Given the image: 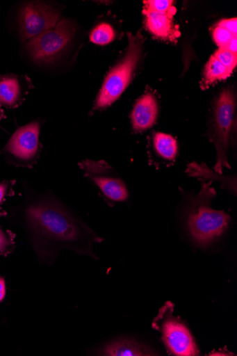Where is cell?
Masks as SVG:
<instances>
[{"label": "cell", "instance_id": "d6986e66", "mask_svg": "<svg viewBox=\"0 0 237 356\" xmlns=\"http://www.w3.org/2000/svg\"><path fill=\"white\" fill-rule=\"evenodd\" d=\"M231 72L237 65V54L227 49H218L213 54Z\"/></svg>", "mask_w": 237, "mask_h": 356}, {"label": "cell", "instance_id": "44dd1931", "mask_svg": "<svg viewBox=\"0 0 237 356\" xmlns=\"http://www.w3.org/2000/svg\"><path fill=\"white\" fill-rule=\"evenodd\" d=\"M14 236L0 227V254L7 255L15 250Z\"/></svg>", "mask_w": 237, "mask_h": 356}, {"label": "cell", "instance_id": "cb8c5ba5", "mask_svg": "<svg viewBox=\"0 0 237 356\" xmlns=\"http://www.w3.org/2000/svg\"><path fill=\"white\" fill-rule=\"evenodd\" d=\"M6 296V284L4 278L0 277V302H2Z\"/></svg>", "mask_w": 237, "mask_h": 356}, {"label": "cell", "instance_id": "ffe728a7", "mask_svg": "<svg viewBox=\"0 0 237 356\" xmlns=\"http://www.w3.org/2000/svg\"><path fill=\"white\" fill-rule=\"evenodd\" d=\"M144 10L165 13L172 10L174 1L171 0H148L144 1Z\"/></svg>", "mask_w": 237, "mask_h": 356}, {"label": "cell", "instance_id": "7a4b0ae2", "mask_svg": "<svg viewBox=\"0 0 237 356\" xmlns=\"http://www.w3.org/2000/svg\"><path fill=\"white\" fill-rule=\"evenodd\" d=\"M213 181L203 183L197 196L190 201L186 213L188 234L199 248H208L219 239L228 229L230 216L223 211L215 210L212 201L217 193Z\"/></svg>", "mask_w": 237, "mask_h": 356}, {"label": "cell", "instance_id": "52a82bcc", "mask_svg": "<svg viewBox=\"0 0 237 356\" xmlns=\"http://www.w3.org/2000/svg\"><path fill=\"white\" fill-rule=\"evenodd\" d=\"M236 101L234 92L224 90L216 101L211 131V140L217 150L216 172L222 174L224 168L231 169L228 160L230 135L233 127Z\"/></svg>", "mask_w": 237, "mask_h": 356}, {"label": "cell", "instance_id": "9a60e30c", "mask_svg": "<svg viewBox=\"0 0 237 356\" xmlns=\"http://www.w3.org/2000/svg\"><path fill=\"white\" fill-rule=\"evenodd\" d=\"M232 73L213 55L205 67L204 77L202 81L201 88L206 89L215 82L227 79Z\"/></svg>", "mask_w": 237, "mask_h": 356}, {"label": "cell", "instance_id": "7402d4cb", "mask_svg": "<svg viewBox=\"0 0 237 356\" xmlns=\"http://www.w3.org/2000/svg\"><path fill=\"white\" fill-rule=\"evenodd\" d=\"M15 184L14 180H4L0 182V216L6 213L3 210V207L6 200L14 193L13 187Z\"/></svg>", "mask_w": 237, "mask_h": 356}, {"label": "cell", "instance_id": "8fae6325", "mask_svg": "<svg viewBox=\"0 0 237 356\" xmlns=\"http://www.w3.org/2000/svg\"><path fill=\"white\" fill-rule=\"evenodd\" d=\"M158 106L155 96L147 92L135 104L131 121L134 131L142 132L151 128L156 122Z\"/></svg>", "mask_w": 237, "mask_h": 356}, {"label": "cell", "instance_id": "6da1fadb", "mask_svg": "<svg viewBox=\"0 0 237 356\" xmlns=\"http://www.w3.org/2000/svg\"><path fill=\"white\" fill-rule=\"evenodd\" d=\"M24 193L17 217L40 260L51 261L64 249L96 259L92 245L104 238L52 193L36 192L28 186Z\"/></svg>", "mask_w": 237, "mask_h": 356}, {"label": "cell", "instance_id": "5b68a950", "mask_svg": "<svg viewBox=\"0 0 237 356\" xmlns=\"http://www.w3.org/2000/svg\"><path fill=\"white\" fill-rule=\"evenodd\" d=\"M76 32L74 22L61 19L54 26L24 44L28 58L41 65L57 61L69 48Z\"/></svg>", "mask_w": 237, "mask_h": 356}, {"label": "cell", "instance_id": "ba28073f", "mask_svg": "<svg viewBox=\"0 0 237 356\" xmlns=\"http://www.w3.org/2000/svg\"><path fill=\"white\" fill-rule=\"evenodd\" d=\"M61 20L60 10L41 2H28L19 9L17 16L18 33L24 44Z\"/></svg>", "mask_w": 237, "mask_h": 356}, {"label": "cell", "instance_id": "3957f363", "mask_svg": "<svg viewBox=\"0 0 237 356\" xmlns=\"http://www.w3.org/2000/svg\"><path fill=\"white\" fill-rule=\"evenodd\" d=\"M128 47L124 57L108 73L96 99L95 110L111 106L130 84L143 49L145 38L139 31L136 35L128 33Z\"/></svg>", "mask_w": 237, "mask_h": 356}, {"label": "cell", "instance_id": "5bb4252c", "mask_svg": "<svg viewBox=\"0 0 237 356\" xmlns=\"http://www.w3.org/2000/svg\"><path fill=\"white\" fill-rule=\"evenodd\" d=\"M186 174L191 177L197 178L198 180L204 181H218L222 184V188H225L236 195V178L235 177L223 176L221 174L213 172L206 164H197L193 163L187 167Z\"/></svg>", "mask_w": 237, "mask_h": 356}, {"label": "cell", "instance_id": "8992f818", "mask_svg": "<svg viewBox=\"0 0 237 356\" xmlns=\"http://www.w3.org/2000/svg\"><path fill=\"white\" fill-rule=\"evenodd\" d=\"M43 122L36 120L20 127L0 150L7 163L18 168H32L42 152L40 134Z\"/></svg>", "mask_w": 237, "mask_h": 356}, {"label": "cell", "instance_id": "9c48e42d", "mask_svg": "<svg viewBox=\"0 0 237 356\" xmlns=\"http://www.w3.org/2000/svg\"><path fill=\"white\" fill-rule=\"evenodd\" d=\"M84 175L95 184L110 202H123L129 197L127 186L106 161L86 159L79 163Z\"/></svg>", "mask_w": 237, "mask_h": 356}, {"label": "cell", "instance_id": "e0dca14e", "mask_svg": "<svg viewBox=\"0 0 237 356\" xmlns=\"http://www.w3.org/2000/svg\"><path fill=\"white\" fill-rule=\"evenodd\" d=\"M117 38V32L114 26L108 22H101L96 25L90 35L92 43L104 46L114 42Z\"/></svg>", "mask_w": 237, "mask_h": 356}, {"label": "cell", "instance_id": "30bf717a", "mask_svg": "<svg viewBox=\"0 0 237 356\" xmlns=\"http://www.w3.org/2000/svg\"><path fill=\"white\" fill-rule=\"evenodd\" d=\"M33 88L31 81L26 76L0 75V106L8 109L19 107Z\"/></svg>", "mask_w": 237, "mask_h": 356}, {"label": "cell", "instance_id": "ac0fdd59", "mask_svg": "<svg viewBox=\"0 0 237 356\" xmlns=\"http://www.w3.org/2000/svg\"><path fill=\"white\" fill-rule=\"evenodd\" d=\"M213 38L219 49H227L231 42L237 38L229 30L224 27L217 24L213 30Z\"/></svg>", "mask_w": 237, "mask_h": 356}, {"label": "cell", "instance_id": "603a6c76", "mask_svg": "<svg viewBox=\"0 0 237 356\" xmlns=\"http://www.w3.org/2000/svg\"><path fill=\"white\" fill-rule=\"evenodd\" d=\"M229 30L234 35H237V19L232 18L229 19H223L218 24Z\"/></svg>", "mask_w": 237, "mask_h": 356}, {"label": "cell", "instance_id": "d4e9b609", "mask_svg": "<svg viewBox=\"0 0 237 356\" xmlns=\"http://www.w3.org/2000/svg\"><path fill=\"white\" fill-rule=\"evenodd\" d=\"M5 118V114L3 110V108L0 106V122H1L2 120Z\"/></svg>", "mask_w": 237, "mask_h": 356}, {"label": "cell", "instance_id": "2e32d148", "mask_svg": "<svg viewBox=\"0 0 237 356\" xmlns=\"http://www.w3.org/2000/svg\"><path fill=\"white\" fill-rule=\"evenodd\" d=\"M154 146L156 152L165 159L174 160L177 157V141L170 135L156 134L154 137Z\"/></svg>", "mask_w": 237, "mask_h": 356}, {"label": "cell", "instance_id": "277c9868", "mask_svg": "<svg viewBox=\"0 0 237 356\" xmlns=\"http://www.w3.org/2000/svg\"><path fill=\"white\" fill-rule=\"evenodd\" d=\"M175 305L167 302L152 321V328L161 334V340L172 355H199V350L184 321L174 315Z\"/></svg>", "mask_w": 237, "mask_h": 356}, {"label": "cell", "instance_id": "4fadbf2b", "mask_svg": "<svg viewBox=\"0 0 237 356\" xmlns=\"http://www.w3.org/2000/svg\"><path fill=\"white\" fill-rule=\"evenodd\" d=\"M109 356H150L158 355L152 348L131 339H120L109 343L99 352Z\"/></svg>", "mask_w": 237, "mask_h": 356}, {"label": "cell", "instance_id": "7c38bea8", "mask_svg": "<svg viewBox=\"0 0 237 356\" xmlns=\"http://www.w3.org/2000/svg\"><path fill=\"white\" fill-rule=\"evenodd\" d=\"M176 12L175 7L165 13L144 10L148 30L158 38L174 41L178 38V31L173 22Z\"/></svg>", "mask_w": 237, "mask_h": 356}]
</instances>
